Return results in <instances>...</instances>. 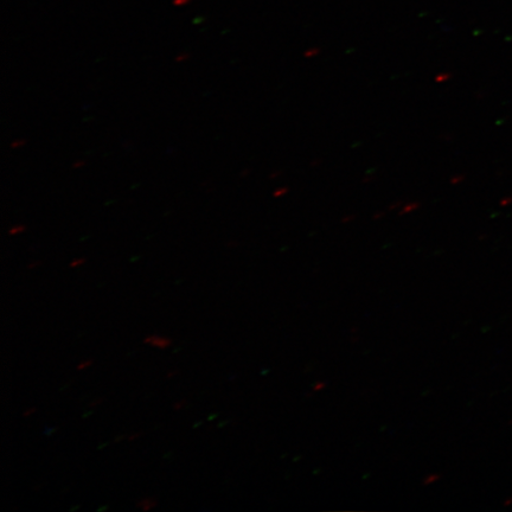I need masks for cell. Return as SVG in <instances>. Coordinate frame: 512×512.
Masks as SVG:
<instances>
[{"label":"cell","instance_id":"ba28073f","mask_svg":"<svg viewBox=\"0 0 512 512\" xmlns=\"http://www.w3.org/2000/svg\"><path fill=\"white\" fill-rule=\"evenodd\" d=\"M144 435V433H134V434H131V435H128V437H126V440L127 441H134V440H137L139 438H142Z\"/></svg>","mask_w":512,"mask_h":512},{"label":"cell","instance_id":"7a4b0ae2","mask_svg":"<svg viewBox=\"0 0 512 512\" xmlns=\"http://www.w3.org/2000/svg\"><path fill=\"white\" fill-rule=\"evenodd\" d=\"M157 507L158 501L155 497H145L137 503V508L144 512L151 511Z\"/></svg>","mask_w":512,"mask_h":512},{"label":"cell","instance_id":"52a82bcc","mask_svg":"<svg viewBox=\"0 0 512 512\" xmlns=\"http://www.w3.org/2000/svg\"><path fill=\"white\" fill-rule=\"evenodd\" d=\"M35 413H37V408L35 407L25 409V412L23 413V418H30V416L34 415Z\"/></svg>","mask_w":512,"mask_h":512},{"label":"cell","instance_id":"3957f363","mask_svg":"<svg viewBox=\"0 0 512 512\" xmlns=\"http://www.w3.org/2000/svg\"><path fill=\"white\" fill-rule=\"evenodd\" d=\"M92 364H93V360H91V358H89V360L82 361V362L79 364V366H78V370H79V371L86 370V369H88L89 367H92Z\"/></svg>","mask_w":512,"mask_h":512},{"label":"cell","instance_id":"6da1fadb","mask_svg":"<svg viewBox=\"0 0 512 512\" xmlns=\"http://www.w3.org/2000/svg\"><path fill=\"white\" fill-rule=\"evenodd\" d=\"M144 343L150 345L152 348H156L159 350L169 349L174 343L171 338L160 336V335H150L144 338Z\"/></svg>","mask_w":512,"mask_h":512},{"label":"cell","instance_id":"7c38bea8","mask_svg":"<svg viewBox=\"0 0 512 512\" xmlns=\"http://www.w3.org/2000/svg\"><path fill=\"white\" fill-rule=\"evenodd\" d=\"M190 0H174V4L177 6H183L185 4H188Z\"/></svg>","mask_w":512,"mask_h":512},{"label":"cell","instance_id":"30bf717a","mask_svg":"<svg viewBox=\"0 0 512 512\" xmlns=\"http://www.w3.org/2000/svg\"><path fill=\"white\" fill-rule=\"evenodd\" d=\"M178 374H179V370H177V369L169 370L168 374H166V379H168V380L174 379V377H176Z\"/></svg>","mask_w":512,"mask_h":512},{"label":"cell","instance_id":"277c9868","mask_svg":"<svg viewBox=\"0 0 512 512\" xmlns=\"http://www.w3.org/2000/svg\"><path fill=\"white\" fill-rule=\"evenodd\" d=\"M85 262H86V259L78 258V259H75V260H73L72 262H70L69 267H70V268L80 267V266H82L83 264H85Z\"/></svg>","mask_w":512,"mask_h":512},{"label":"cell","instance_id":"9c48e42d","mask_svg":"<svg viewBox=\"0 0 512 512\" xmlns=\"http://www.w3.org/2000/svg\"><path fill=\"white\" fill-rule=\"evenodd\" d=\"M102 402H104V399L102 398L94 399L91 403H89L88 408L98 407Z\"/></svg>","mask_w":512,"mask_h":512},{"label":"cell","instance_id":"4fadbf2b","mask_svg":"<svg viewBox=\"0 0 512 512\" xmlns=\"http://www.w3.org/2000/svg\"><path fill=\"white\" fill-rule=\"evenodd\" d=\"M16 144H12L11 146L12 147H18V146H22L24 144V140H19V142H15Z\"/></svg>","mask_w":512,"mask_h":512},{"label":"cell","instance_id":"8992f818","mask_svg":"<svg viewBox=\"0 0 512 512\" xmlns=\"http://www.w3.org/2000/svg\"><path fill=\"white\" fill-rule=\"evenodd\" d=\"M185 405H187V401L185 400H179L175 403L174 405V409L176 412L178 411H182V409L185 407Z\"/></svg>","mask_w":512,"mask_h":512},{"label":"cell","instance_id":"8fae6325","mask_svg":"<svg viewBox=\"0 0 512 512\" xmlns=\"http://www.w3.org/2000/svg\"><path fill=\"white\" fill-rule=\"evenodd\" d=\"M40 265L41 261L31 262V264L28 265V270H35V268H37Z\"/></svg>","mask_w":512,"mask_h":512},{"label":"cell","instance_id":"5b68a950","mask_svg":"<svg viewBox=\"0 0 512 512\" xmlns=\"http://www.w3.org/2000/svg\"><path fill=\"white\" fill-rule=\"evenodd\" d=\"M24 230H25V227H24V226H16V227H14V228H12V229L10 230L9 234H10L11 236H15V235H17V234H21V233H23V232H24Z\"/></svg>","mask_w":512,"mask_h":512},{"label":"cell","instance_id":"5bb4252c","mask_svg":"<svg viewBox=\"0 0 512 512\" xmlns=\"http://www.w3.org/2000/svg\"><path fill=\"white\" fill-rule=\"evenodd\" d=\"M187 57H189V55H182V56H179L177 61H183L185 59H187Z\"/></svg>","mask_w":512,"mask_h":512}]
</instances>
